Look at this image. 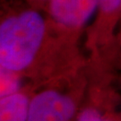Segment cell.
<instances>
[{"label": "cell", "instance_id": "1", "mask_svg": "<svg viewBox=\"0 0 121 121\" xmlns=\"http://www.w3.org/2000/svg\"><path fill=\"white\" fill-rule=\"evenodd\" d=\"M45 33L42 16L26 11L7 18L0 26V65L2 69H25L38 53Z\"/></svg>", "mask_w": 121, "mask_h": 121}, {"label": "cell", "instance_id": "2", "mask_svg": "<svg viewBox=\"0 0 121 121\" xmlns=\"http://www.w3.org/2000/svg\"><path fill=\"white\" fill-rule=\"evenodd\" d=\"M75 105L70 97L53 90L38 93L29 103L27 121H70Z\"/></svg>", "mask_w": 121, "mask_h": 121}, {"label": "cell", "instance_id": "3", "mask_svg": "<svg viewBox=\"0 0 121 121\" xmlns=\"http://www.w3.org/2000/svg\"><path fill=\"white\" fill-rule=\"evenodd\" d=\"M99 0H50L52 17L62 25H82L94 13Z\"/></svg>", "mask_w": 121, "mask_h": 121}, {"label": "cell", "instance_id": "4", "mask_svg": "<svg viewBox=\"0 0 121 121\" xmlns=\"http://www.w3.org/2000/svg\"><path fill=\"white\" fill-rule=\"evenodd\" d=\"M29 103L28 98L20 92L2 97L0 121H27Z\"/></svg>", "mask_w": 121, "mask_h": 121}, {"label": "cell", "instance_id": "5", "mask_svg": "<svg viewBox=\"0 0 121 121\" xmlns=\"http://www.w3.org/2000/svg\"><path fill=\"white\" fill-rule=\"evenodd\" d=\"M13 73L1 68V98L18 92L19 82Z\"/></svg>", "mask_w": 121, "mask_h": 121}, {"label": "cell", "instance_id": "6", "mask_svg": "<svg viewBox=\"0 0 121 121\" xmlns=\"http://www.w3.org/2000/svg\"><path fill=\"white\" fill-rule=\"evenodd\" d=\"M77 121H112L94 108H86L79 114Z\"/></svg>", "mask_w": 121, "mask_h": 121}, {"label": "cell", "instance_id": "7", "mask_svg": "<svg viewBox=\"0 0 121 121\" xmlns=\"http://www.w3.org/2000/svg\"><path fill=\"white\" fill-rule=\"evenodd\" d=\"M121 0H99V5L104 12H113L120 5Z\"/></svg>", "mask_w": 121, "mask_h": 121}]
</instances>
